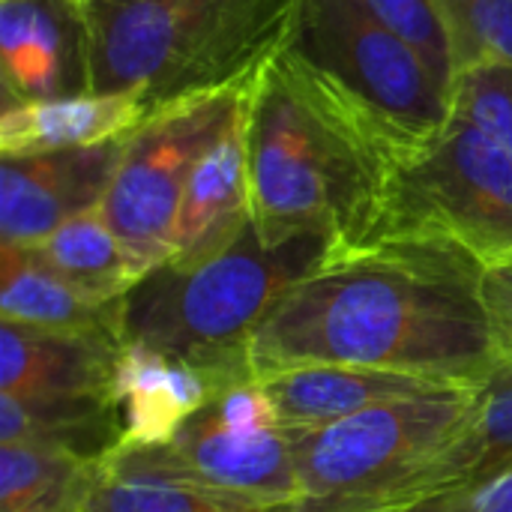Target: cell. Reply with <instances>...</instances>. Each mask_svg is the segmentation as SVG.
<instances>
[{"mask_svg":"<svg viewBox=\"0 0 512 512\" xmlns=\"http://www.w3.org/2000/svg\"><path fill=\"white\" fill-rule=\"evenodd\" d=\"M483 276L468 252L423 240L333 258L270 306L252 336V372L336 363L480 390L501 366Z\"/></svg>","mask_w":512,"mask_h":512,"instance_id":"cell-1","label":"cell"},{"mask_svg":"<svg viewBox=\"0 0 512 512\" xmlns=\"http://www.w3.org/2000/svg\"><path fill=\"white\" fill-rule=\"evenodd\" d=\"M405 159L294 54L282 51L261 69L249 105V204L267 246L324 234L333 258L366 249Z\"/></svg>","mask_w":512,"mask_h":512,"instance_id":"cell-2","label":"cell"},{"mask_svg":"<svg viewBox=\"0 0 512 512\" xmlns=\"http://www.w3.org/2000/svg\"><path fill=\"white\" fill-rule=\"evenodd\" d=\"M303 0H90V93L150 108L249 84L285 51Z\"/></svg>","mask_w":512,"mask_h":512,"instance_id":"cell-3","label":"cell"},{"mask_svg":"<svg viewBox=\"0 0 512 512\" xmlns=\"http://www.w3.org/2000/svg\"><path fill=\"white\" fill-rule=\"evenodd\" d=\"M333 258L324 234L267 246L255 225L219 255L150 270L120 303V342L144 345L204 372L219 393L255 381L252 336L270 306Z\"/></svg>","mask_w":512,"mask_h":512,"instance_id":"cell-4","label":"cell"},{"mask_svg":"<svg viewBox=\"0 0 512 512\" xmlns=\"http://www.w3.org/2000/svg\"><path fill=\"white\" fill-rule=\"evenodd\" d=\"M477 393L438 390L315 432H285L297 501L282 512H384L396 489L468 423Z\"/></svg>","mask_w":512,"mask_h":512,"instance_id":"cell-5","label":"cell"},{"mask_svg":"<svg viewBox=\"0 0 512 512\" xmlns=\"http://www.w3.org/2000/svg\"><path fill=\"white\" fill-rule=\"evenodd\" d=\"M384 240L447 243L486 270L512 264V159L450 114L438 138L393 171L369 246Z\"/></svg>","mask_w":512,"mask_h":512,"instance_id":"cell-6","label":"cell"},{"mask_svg":"<svg viewBox=\"0 0 512 512\" xmlns=\"http://www.w3.org/2000/svg\"><path fill=\"white\" fill-rule=\"evenodd\" d=\"M285 51L384 129L408 159L450 120L447 87L357 0H303Z\"/></svg>","mask_w":512,"mask_h":512,"instance_id":"cell-7","label":"cell"},{"mask_svg":"<svg viewBox=\"0 0 512 512\" xmlns=\"http://www.w3.org/2000/svg\"><path fill=\"white\" fill-rule=\"evenodd\" d=\"M102 465L261 510L297 501L291 438L258 378L210 399L165 444L117 450Z\"/></svg>","mask_w":512,"mask_h":512,"instance_id":"cell-8","label":"cell"},{"mask_svg":"<svg viewBox=\"0 0 512 512\" xmlns=\"http://www.w3.org/2000/svg\"><path fill=\"white\" fill-rule=\"evenodd\" d=\"M249 84L174 99L147 114L123 141L102 216L126 249L138 279L174 255L183 192L204 150L240 108Z\"/></svg>","mask_w":512,"mask_h":512,"instance_id":"cell-9","label":"cell"},{"mask_svg":"<svg viewBox=\"0 0 512 512\" xmlns=\"http://www.w3.org/2000/svg\"><path fill=\"white\" fill-rule=\"evenodd\" d=\"M123 141L0 156V246H36L69 219L99 210Z\"/></svg>","mask_w":512,"mask_h":512,"instance_id":"cell-10","label":"cell"},{"mask_svg":"<svg viewBox=\"0 0 512 512\" xmlns=\"http://www.w3.org/2000/svg\"><path fill=\"white\" fill-rule=\"evenodd\" d=\"M3 102L90 93L87 24L72 0H0Z\"/></svg>","mask_w":512,"mask_h":512,"instance_id":"cell-11","label":"cell"},{"mask_svg":"<svg viewBox=\"0 0 512 512\" xmlns=\"http://www.w3.org/2000/svg\"><path fill=\"white\" fill-rule=\"evenodd\" d=\"M123 342L0 321V396L18 402L114 399Z\"/></svg>","mask_w":512,"mask_h":512,"instance_id":"cell-12","label":"cell"},{"mask_svg":"<svg viewBox=\"0 0 512 512\" xmlns=\"http://www.w3.org/2000/svg\"><path fill=\"white\" fill-rule=\"evenodd\" d=\"M252 87L243 96L234 117L228 120V126L204 150V156L189 174L180 216H177V231H174V255L168 258V264L177 267L201 264L219 255L222 249H228L252 222V204H249Z\"/></svg>","mask_w":512,"mask_h":512,"instance_id":"cell-13","label":"cell"},{"mask_svg":"<svg viewBox=\"0 0 512 512\" xmlns=\"http://www.w3.org/2000/svg\"><path fill=\"white\" fill-rule=\"evenodd\" d=\"M510 468L512 363L501 360L486 387H480L468 423L396 489L384 512H408L444 495L474 492Z\"/></svg>","mask_w":512,"mask_h":512,"instance_id":"cell-14","label":"cell"},{"mask_svg":"<svg viewBox=\"0 0 512 512\" xmlns=\"http://www.w3.org/2000/svg\"><path fill=\"white\" fill-rule=\"evenodd\" d=\"M279 426L294 432H315L333 423H342L354 414H363L369 408L414 399L438 390H456V387H438L420 378L378 372V369H357V366H336V363H306L270 372L258 378Z\"/></svg>","mask_w":512,"mask_h":512,"instance_id":"cell-15","label":"cell"},{"mask_svg":"<svg viewBox=\"0 0 512 512\" xmlns=\"http://www.w3.org/2000/svg\"><path fill=\"white\" fill-rule=\"evenodd\" d=\"M153 108L135 93H72L3 102L0 156L99 147L129 138Z\"/></svg>","mask_w":512,"mask_h":512,"instance_id":"cell-16","label":"cell"},{"mask_svg":"<svg viewBox=\"0 0 512 512\" xmlns=\"http://www.w3.org/2000/svg\"><path fill=\"white\" fill-rule=\"evenodd\" d=\"M216 396V384L186 360L144 345H123L114 384L123 429L120 450L165 444Z\"/></svg>","mask_w":512,"mask_h":512,"instance_id":"cell-17","label":"cell"},{"mask_svg":"<svg viewBox=\"0 0 512 512\" xmlns=\"http://www.w3.org/2000/svg\"><path fill=\"white\" fill-rule=\"evenodd\" d=\"M0 321L120 339V303L81 294L21 246H0Z\"/></svg>","mask_w":512,"mask_h":512,"instance_id":"cell-18","label":"cell"},{"mask_svg":"<svg viewBox=\"0 0 512 512\" xmlns=\"http://www.w3.org/2000/svg\"><path fill=\"white\" fill-rule=\"evenodd\" d=\"M0 444L39 447L84 462H108L123 447L114 399L18 402L0 396Z\"/></svg>","mask_w":512,"mask_h":512,"instance_id":"cell-19","label":"cell"},{"mask_svg":"<svg viewBox=\"0 0 512 512\" xmlns=\"http://www.w3.org/2000/svg\"><path fill=\"white\" fill-rule=\"evenodd\" d=\"M21 249H30L60 279L99 303H123V297L141 282L102 210L81 213L42 243Z\"/></svg>","mask_w":512,"mask_h":512,"instance_id":"cell-20","label":"cell"},{"mask_svg":"<svg viewBox=\"0 0 512 512\" xmlns=\"http://www.w3.org/2000/svg\"><path fill=\"white\" fill-rule=\"evenodd\" d=\"M96 471L66 453L0 444V512H84Z\"/></svg>","mask_w":512,"mask_h":512,"instance_id":"cell-21","label":"cell"},{"mask_svg":"<svg viewBox=\"0 0 512 512\" xmlns=\"http://www.w3.org/2000/svg\"><path fill=\"white\" fill-rule=\"evenodd\" d=\"M84 512H282L225 501L189 486L123 474L99 465Z\"/></svg>","mask_w":512,"mask_h":512,"instance_id":"cell-22","label":"cell"},{"mask_svg":"<svg viewBox=\"0 0 512 512\" xmlns=\"http://www.w3.org/2000/svg\"><path fill=\"white\" fill-rule=\"evenodd\" d=\"M357 3L393 36L411 45L435 72V78L447 87V93L453 90L459 63H456L453 33L438 0H357Z\"/></svg>","mask_w":512,"mask_h":512,"instance_id":"cell-23","label":"cell"},{"mask_svg":"<svg viewBox=\"0 0 512 512\" xmlns=\"http://www.w3.org/2000/svg\"><path fill=\"white\" fill-rule=\"evenodd\" d=\"M450 114L477 126L512 159V63H471L456 72Z\"/></svg>","mask_w":512,"mask_h":512,"instance_id":"cell-24","label":"cell"},{"mask_svg":"<svg viewBox=\"0 0 512 512\" xmlns=\"http://www.w3.org/2000/svg\"><path fill=\"white\" fill-rule=\"evenodd\" d=\"M456 45L459 69L512 63V0H438Z\"/></svg>","mask_w":512,"mask_h":512,"instance_id":"cell-25","label":"cell"},{"mask_svg":"<svg viewBox=\"0 0 512 512\" xmlns=\"http://www.w3.org/2000/svg\"><path fill=\"white\" fill-rule=\"evenodd\" d=\"M483 300L492 321V336L498 357L512 363V264L492 267L483 276Z\"/></svg>","mask_w":512,"mask_h":512,"instance_id":"cell-26","label":"cell"},{"mask_svg":"<svg viewBox=\"0 0 512 512\" xmlns=\"http://www.w3.org/2000/svg\"><path fill=\"white\" fill-rule=\"evenodd\" d=\"M474 504L477 512H512V468L474 489Z\"/></svg>","mask_w":512,"mask_h":512,"instance_id":"cell-27","label":"cell"},{"mask_svg":"<svg viewBox=\"0 0 512 512\" xmlns=\"http://www.w3.org/2000/svg\"><path fill=\"white\" fill-rule=\"evenodd\" d=\"M408 512H477L474 504V492H462V495H444V498H435L429 504H420Z\"/></svg>","mask_w":512,"mask_h":512,"instance_id":"cell-28","label":"cell"},{"mask_svg":"<svg viewBox=\"0 0 512 512\" xmlns=\"http://www.w3.org/2000/svg\"><path fill=\"white\" fill-rule=\"evenodd\" d=\"M72 3H78L81 9H87V3H90V0H72Z\"/></svg>","mask_w":512,"mask_h":512,"instance_id":"cell-29","label":"cell"}]
</instances>
